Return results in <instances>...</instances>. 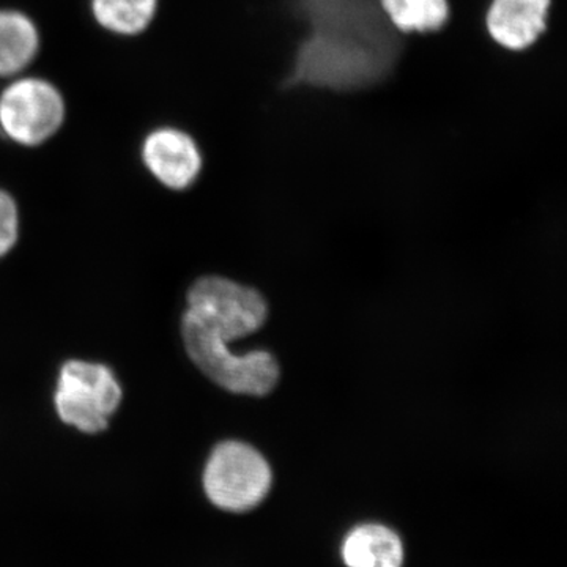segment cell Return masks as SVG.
Returning a JSON list of instances; mask_svg holds the SVG:
<instances>
[{"label": "cell", "instance_id": "3957f363", "mask_svg": "<svg viewBox=\"0 0 567 567\" xmlns=\"http://www.w3.org/2000/svg\"><path fill=\"white\" fill-rule=\"evenodd\" d=\"M271 483L270 464L248 443H219L205 465V494L213 505L229 513H246L259 506Z\"/></svg>", "mask_w": 567, "mask_h": 567}, {"label": "cell", "instance_id": "6da1fadb", "mask_svg": "<svg viewBox=\"0 0 567 567\" xmlns=\"http://www.w3.org/2000/svg\"><path fill=\"white\" fill-rule=\"evenodd\" d=\"M267 317V301L256 289L207 276L189 289L183 344L199 371L223 390L264 398L278 386V361L265 350L235 353L229 344L259 331Z\"/></svg>", "mask_w": 567, "mask_h": 567}, {"label": "cell", "instance_id": "8992f818", "mask_svg": "<svg viewBox=\"0 0 567 567\" xmlns=\"http://www.w3.org/2000/svg\"><path fill=\"white\" fill-rule=\"evenodd\" d=\"M142 162L156 181L171 189H186L203 171V155L188 133L163 126L142 144Z\"/></svg>", "mask_w": 567, "mask_h": 567}, {"label": "cell", "instance_id": "52a82bcc", "mask_svg": "<svg viewBox=\"0 0 567 567\" xmlns=\"http://www.w3.org/2000/svg\"><path fill=\"white\" fill-rule=\"evenodd\" d=\"M550 3L551 0H492L487 31L506 50H527L546 31Z\"/></svg>", "mask_w": 567, "mask_h": 567}, {"label": "cell", "instance_id": "ba28073f", "mask_svg": "<svg viewBox=\"0 0 567 567\" xmlns=\"http://www.w3.org/2000/svg\"><path fill=\"white\" fill-rule=\"evenodd\" d=\"M342 559L347 567H402L404 544L393 529L364 524L346 536Z\"/></svg>", "mask_w": 567, "mask_h": 567}, {"label": "cell", "instance_id": "7a4b0ae2", "mask_svg": "<svg viewBox=\"0 0 567 567\" xmlns=\"http://www.w3.org/2000/svg\"><path fill=\"white\" fill-rule=\"evenodd\" d=\"M315 35L298 55L295 80L330 87H353L377 78L382 62L375 21L363 7L344 0H328L311 13Z\"/></svg>", "mask_w": 567, "mask_h": 567}, {"label": "cell", "instance_id": "7c38bea8", "mask_svg": "<svg viewBox=\"0 0 567 567\" xmlns=\"http://www.w3.org/2000/svg\"><path fill=\"white\" fill-rule=\"evenodd\" d=\"M18 238L17 204L10 194L0 189V257L13 248Z\"/></svg>", "mask_w": 567, "mask_h": 567}, {"label": "cell", "instance_id": "30bf717a", "mask_svg": "<svg viewBox=\"0 0 567 567\" xmlns=\"http://www.w3.org/2000/svg\"><path fill=\"white\" fill-rule=\"evenodd\" d=\"M158 0H92V13L103 29L122 37L140 35L155 18Z\"/></svg>", "mask_w": 567, "mask_h": 567}, {"label": "cell", "instance_id": "5b68a950", "mask_svg": "<svg viewBox=\"0 0 567 567\" xmlns=\"http://www.w3.org/2000/svg\"><path fill=\"white\" fill-rule=\"evenodd\" d=\"M65 121L62 93L41 78H18L0 93V130L24 147L50 141Z\"/></svg>", "mask_w": 567, "mask_h": 567}, {"label": "cell", "instance_id": "9c48e42d", "mask_svg": "<svg viewBox=\"0 0 567 567\" xmlns=\"http://www.w3.org/2000/svg\"><path fill=\"white\" fill-rule=\"evenodd\" d=\"M40 50L35 22L17 10H0V76H18Z\"/></svg>", "mask_w": 567, "mask_h": 567}, {"label": "cell", "instance_id": "277c9868", "mask_svg": "<svg viewBox=\"0 0 567 567\" xmlns=\"http://www.w3.org/2000/svg\"><path fill=\"white\" fill-rule=\"evenodd\" d=\"M122 401V388L106 365L69 361L59 377L55 409L63 423L85 434L107 427Z\"/></svg>", "mask_w": 567, "mask_h": 567}, {"label": "cell", "instance_id": "8fae6325", "mask_svg": "<svg viewBox=\"0 0 567 567\" xmlns=\"http://www.w3.org/2000/svg\"><path fill=\"white\" fill-rule=\"evenodd\" d=\"M380 10L401 32H435L450 18L447 0H379Z\"/></svg>", "mask_w": 567, "mask_h": 567}]
</instances>
